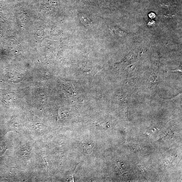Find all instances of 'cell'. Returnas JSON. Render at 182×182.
Returning a JSON list of instances; mask_svg holds the SVG:
<instances>
[{
  "label": "cell",
  "mask_w": 182,
  "mask_h": 182,
  "mask_svg": "<svg viewBox=\"0 0 182 182\" xmlns=\"http://www.w3.org/2000/svg\"><path fill=\"white\" fill-rule=\"evenodd\" d=\"M84 150L88 153H91L93 152L94 144L93 142L89 140H85L82 142Z\"/></svg>",
  "instance_id": "1"
},
{
  "label": "cell",
  "mask_w": 182,
  "mask_h": 182,
  "mask_svg": "<svg viewBox=\"0 0 182 182\" xmlns=\"http://www.w3.org/2000/svg\"><path fill=\"white\" fill-rule=\"evenodd\" d=\"M44 161L45 162V163H46V164L47 166H48V164H47V161H46V159H45L44 157Z\"/></svg>",
  "instance_id": "3"
},
{
  "label": "cell",
  "mask_w": 182,
  "mask_h": 182,
  "mask_svg": "<svg viewBox=\"0 0 182 182\" xmlns=\"http://www.w3.org/2000/svg\"><path fill=\"white\" fill-rule=\"evenodd\" d=\"M117 168L118 171L122 174H124L126 172L124 165L122 162H118L117 163Z\"/></svg>",
  "instance_id": "2"
}]
</instances>
